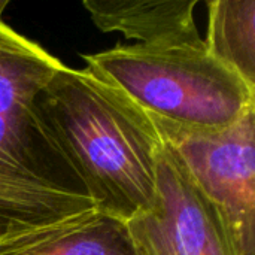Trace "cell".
I'll return each mask as SVG.
<instances>
[{
  "instance_id": "cell-1",
  "label": "cell",
  "mask_w": 255,
  "mask_h": 255,
  "mask_svg": "<svg viewBox=\"0 0 255 255\" xmlns=\"http://www.w3.org/2000/svg\"><path fill=\"white\" fill-rule=\"evenodd\" d=\"M61 66L0 19V244L99 211L39 106Z\"/></svg>"
},
{
  "instance_id": "cell-2",
  "label": "cell",
  "mask_w": 255,
  "mask_h": 255,
  "mask_svg": "<svg viewBox=\"0 0 255 255\" xmlns=\"http://www.w3.org/2000/svg\"><path fill=\"white\" fill-rule=\"evenodd\" d=\"M39 106L99 212L126 223L154 205L163 136L148 112L88 67L64 64L42 88Z\"/></svg>"
},
{
  "instance_id": "cell-3",
  "label": "cell",
  "mask_w": 255,
  "mask_h": 255,
  "mask_svg": "<svg viewBox=\"0 0 255 255\" xmlns=\"http://www.w3.org/2000/svg\"><path fill=\"white\" fill-rule=\"evenodd\" d=\"M82 58L140 109L184 127H224L255 109V87L214 57L203 37L117 45Z\"/></svg>"
},
{
  "instance_id": "cell-4",
  "label": "cell",
  "mask_w": 255,
  "mask_h": 255,
  "mask_svg": "<svg viewBox=\"0 0 255 255\" xmlns=\"http://www.w3.org/2000/svg\"><path fill=\"white\" fill-rule=\"evenodd\" d=\"M134 255H241L224 211L164 140L155 158V200L124 223Z\"/></svg>"
},
{
  "instance_id": "cell-5",
  "label": "cell",
  "mask_w": 255,
  "mask_h": 255,
  "mask_svg": "<svg viewBox=\"0 0 255 255\" xmlns=\"http://www.w3.org/2000/svg\"><path fill=\"white\" fill-rule=\"evenodd\" d=\"M154 121L197 185L224 211L241 255H255V109L218 128Z\"/></svg>"
},
{
  "instance_id": "cell-6",
  "label": "cell",
  "mask_w": 255,
  "mask_h": 255,
  "mask_svg": "<svg viewBox=\"0 0 255 255\" xmlns=\"http://www.w3.org/2000/svg\"><path fill=\"white\" fill-rule=\"evenodd\" d=\"M197 0H87L84 7L102 31H120L137 43L202 39L194 22Z\"/></svg>"
},
{
  "instance_id": "cell-7",
  "label": "cell",
  "mask_w": 255,
  "mask_h": 255,
  "mask_svg": "<svg viewBox=\"0 0 255 255\" xmlns=\"http://www.w3.org/2000/svg\"><path fill=\"white\" fill-rule=\"evenodd\" d=\"M0 255H134L126 224L96 211L81 220L0 244Z\"/></svg>"
},
{
  "instance_id": "cell-8",
  "label": "cell",
  "mask_w": 255,
  "mask_h": 255,
  "mask_svg": "<svg viewBox=\"0 0 255 255\" xmlns=\"http://www.w3.org/2000/svg\"><path fill=\"white\" fill-rule=\"evenodd\" d=\"M208 7V51L255 87V0H215Z\"/></svg>"
},
{
  "instance_id": "cell-9",
  "label": "cell",
  "mask_w": 255,
  "mask_h": 255,
  "mask_svg": "<svg viewBox=\"0 0 255 255\" xmlns=\"http://www.w3.org/2000/svg\"><path fill=\"white\" fill-rule=\"evenodd\" d=\"M7 0H0V16H1V13H3V10L6 9V6H7Z\"/></svg>"
}]
</instances>
